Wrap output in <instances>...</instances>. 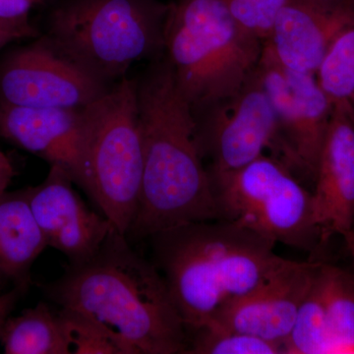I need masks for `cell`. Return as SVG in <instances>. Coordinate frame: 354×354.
Wrapping results in <instances>:
<instances>
[{"instance_id":"f546056e","label":"cell","mask_w":354,"mask_h":354,"mask_svg":"<svg viewBox=\"0 0 354 354\" xmlns=\"http://www.w3.org/2000/svg\"><path fill=\"white\" fill-rule=\"evenodd\" d=\"M351 257H353V268H354V253H351ZM353 276H354V274H353Z\"/></svg>"},{"instance_id":"4fadbf2b","label":"cell","mask_w":354,"mask_h":354,"mask_svg":"<svg viewBox=\"0 0 354 354\" xmlns=\"http://www.w3.org/2000/svg\"><path fill=\"white\" fill-rule=\"evenodd\" d=\"M353 24L354 6L348 0H288L264 46L286 68L316 74L330 44Z\"/></svg>"},{"instance_id":"ba28073f","label":"cell","mask_w":354,"mask_h":354,"mask_svg":"<svg viewBox=\"0 0 354 354\" xmlns=\"http://www.w3.org/2000/svg\"><path fill=\"white\" fill-rule=\"evenodd\" d=\"M194 115L209 176L237 171L266 152L281 162L276 113L257 69L239 92Z\"/></svg>"},{"instance_id":"ac0fdd59","label":"cell","mask_w":354,"mask_h":354,"mask_svg":"<svg viewBox=\"0 0 354 354\" xmlns=\"http://www.w3.org/2000/svg\"><path fill=\"white\" fill-rule=\"evenodd\" d=\"M332 354H354V276L320 263L317 272Z\"/></svg>"},{"instance_id":"8992f818","label":"cell","mask_w":354,"mask_h":354,"mask_svg":"<svg viewBox=\"0 0 354 354\" xmlns=\"http://www.w3.org/2000/svg\"><path fill=\"white\" fill-rule=\"evenodd\" d=\"M82 188L120 234L138 209L143 180V139L137 79L124 77L81 109Z\"/></svg>"},{"instance_id":"d6986e66","label":"cell","mask_w":354,"mask_h":354,"mask_svg":"<svg viewBox=\"0 0 354 354\" xmlns=\"http://www.w3.org/2000/svg\"><path fill=\"white\" fill-rule=\"evenodd\" d=\"M316 77L333 106L344 104L354 111V24L330 44Z\"/></svg>"},{"instance_id":"5b68a950","label":"cell","mask_w":354,"mask_h":354,"mask_svg":"<svg viewBox=\"0 0 354 354\" xmlns=\"http://www.w3.org/2000/svg\"><path fill=\"white\" fill-rule=\"evenodd\" d=\"M169 3L162 0H62L44 38L91 76L113 85L133 65L165 55Z\"/></svg>"},{"instance_id":"44dd1931","label":"cell","mask_w":354,"mask_h":354,"mask_svg":"<svg viewBox=\"0 0 354 354\" xmlns=\"http://www.w3.org/2000/svg\"><path fill=\"white\" fill-rule=\"evenodd\" d=\"M192 332L190 354H285L281 344L215 324H205Z\"/></svg>"},{"instance_id":"484cf974","label":"cell","mask_w":354,"mask_h":354,"mask_svg":"<svg viewBox=\"0 0 354 354\" xmlns=\"http://www.w3.org/2000/svg\"><path fill=\"white\" fill-rule=\"evenodd\" d=\"M24 290L22 286H16L13 290L0 295V335Z\"/></svg>"},{"instance_id":"3957f363","label":"cell","mask_w":354,"mask_h":354,"mask_svg":"<svg viewBox=\"0 0 354 354\" xmlns=\"http://www.w3.org/2000/svg\"><path fill=\"white\" fill-rule=\"evenodd\" d=\"M212 221L151 236L156 267L187 330L255 290L283 261L269 239L232 221Z\"/></svg>"},{"instance_id":"4dcf8cb0","label":"cell","mask_w":354,"mask_h":354,"mask_svg":"<svg viewBox=\"0 0 354 354\" xmlns=\"http://www.w3.org/2000/svg\"><path fill=\"white\" fill-rule=\"evenodd\" d=\"M348 1L351 2V3H353L354 6V0H348Z\"/></svg>"},{"instance_id":"277c9868","label":"cell","mask_w":354,"mask_h":354,"mask_svg":"<svg viewBox=\"0 0 354 354\" xmlns=\"http://www.w3.org/2000/svg\"><path fill=\"white\" fill-rule=\"evenodd\" d=\"M165 55L193 113L239 92L264 41L242 27L223 0H176L165 25Z\"/></svg>"},{"instance_id":"ffe728a7","label":"cell","mask_w":354,"mask_h":354,"mask_svg":"<svg viewBox=\"0 0 354 354\" xmlns=\"http://www.w3.org/2000/svg\"><path fill=\"white\" fill-rule=\"evenodd\" d=\"M285 354H332L317 274L286 339Z\"/></svg>"},{"instance_id":"9a60e30c","label":"cell","mask_w":354,"mask_h":354,"mask_svg":"<svg viewBox=\"0 0 354 354\" xmlns=\"http://www.w3.org/2000/svg\"><path fill=\"white\" fill-rule=\"evenodd\" d=\"M0 135L60 167L73 183H82L81 109H37L0 104Z\"/></svg>"},{"instance_id":"d4e9b609","label":"cell","mask_w":354,"mask_h":354,"mask_svg":"<svg viewBox=\"0 0 354 354\" xmlns=\"http://www.w3.org/2000/svg\"><path fill=\"white\" fill-rule=\"evenodd\" d=\"M38 32L29 20L19 22H3L0 21V48H4L17 39L36 38Z\"/></svg>"},{"instance_id":"5bb4252c","label":"cell","mask_w":354,"mask_h":354,"mask_svg":"<svg viewBox=\"0 0 354 354\" xmlns=\"http://www.w3.org/2000/svg\"><path fill=\"white\" fill-rule=\"evenodd\" d=\"M312 193L321 242L354 227V111L334 104Z\"/></svg>"},{"instance_id":"8fae6325","label":"cell","mask_w":354,"mask_h":354,"mask_svg":"<svg viewBox=\"0 0 354 354\" xmlns=\"http://www.w3.org/2000/svg\"><path fill=\"white\" fill-rule=\"evenodd\" d=\"M319 266L320 263L283 259L255 290L228 305L206 324L256 335L285 348Z\"/></svg>"},{"instance_id":"7c38bea8","label":"cell","mask_w":354,"mask_h":354,"mask_svg":"<svg viewBox=\"0 0 354 354\" xmlns=\"http://www.w3.org/2000/svg\"><path fill=\"white\" fill-rule=\"evenodd\" d=\"M73 184L64 169L53 165L43 183L27 192L48 247L64 254L69 264H79L93 257L115 228L88 208Z\"/></svg>"},{"instance_id":"cb8c5ba5","label":"cell","mask_w":354,"mask_h":354,"mask_svg":"<svg viewBox=\"0 0 354 354\" xmlns=\"http://www.w3.org/2000/svg\"><path fill=\"white\" fill-rule=\"evenodd\" d=\"M44 0H0V21L19 22L29 20L30 11Z\"/></svg>"},{"instance_id":"83f0119b","label":"cell","mask_w":354,"mask_h":354,"mask_svg":"<svg viewBox=\"0 0 354 354\" xmlns=\"http://www.w3.org/2000/svg\"><path fill=\"white\" fill-rule=\"evenodd\" d=\"M344 239H346V245H348V250L351 251V253H354V227L351 232H348V234L344 236Z\"/></svg>"},{"instance_id":"f1b7e54d","label":"cell","mask_w":354,"mask_h":354,"mask_svg":"<svg viewBox=\"0 0 354 354\" xmlns=\"http://www.w3.org/2000/svg\"><path fill=\"white\" fill-rule=\"evenodd\" d=\"M305 1H322V0H305Z\"/></svg>"},{"instance_id":"2e32d148","label":"cell","mask_w":354,"mask_h":354,"mask_svg":"<svg viewBox=\"0 0 354 354\" xmlns=\"http://www.w3.org/2000/svg\"><path fill=\"white\" fill-rule=\"evenodd\" d=\"M46 247L27 189L0 195V276L27 288L32 266Z\"/></svg>"},{"instance_id":"e0dca14e","label":"cell","mask_w":354,"mask_h":354,"mask_svg":"<svg viewBox=\"0 0 354 354\" xmlns=\"http://www.w3.org/2000/svg\"><path fill=\"white\" fill-rule=\"evenodd\" d=\"M0 342L6 354L72 353L59 314L53 313L44 302L10 317Z\"/></svg>"},{"instance_id":"6da1fadb","label":"cell","mask_w":354,"mask_h":354,"mask_svg":"<svg viewBox=\"0 0 354 354\" xmlns=\"http://www.w3.org/2000/svg\"><path fill=\"white\" fill-rule=\"evenodd\" d=\"M137 101L144 171L128 241L220 218L211 177L203 164L194 113L165 55L151 62L137 79Z\"/></svg>"},{"instance_id":"603a6c76","label":"cell","mask_w":354,"mask_h":354,"mask_svg":"<svg viewBox=\"0 0 354 354\" xmlns=\"http://www.w3.org/2000/svg\"><path fill=\"white\" fill-rule=\"evenodd\" d=\"M235 20L265 41L277 15L288 0H223Z\"/></svg>"},{"instance_id":"7a4b0ae2","label":"cell","mask_w":354,"mask_h":354,"mask_svg":"<svg viewBox=\"0 0 354 354\" xmlns=\"http://www.w3.org/2000/svg\"><path fill=\"white\" fill-rule=\"evenodd\" d=\"M60 308L94 319L133 354L187 353V328L155 264L113 230L90 259L44 286Z\"/></svg>"},{"instance_id":"30bf717a","label":"cell","mask_w":354,"mask_h":354,"mask_svg":"<svg viewBox=\"0 0 354 354\" xmlns=\"http://www.w3.org/2000/svg\"><path fill=\"white\" fill-rule=\"evenodd\" d=\"M109 87L60 55L44 37L9 53L0 64V104L79 109Z\"/></svg>"},{"instance_id":"4316f807","label":"cell","mask_w":354,"mask_h":354,"mask_svg":"<svg viewBox=\"0 0 354 354\" xmlns=\"http://www.w3.org/2000/svg\"><path fill=\"white\" fill-rule=\"evenodd\" d=\"M15 176V171L11 160L0 149V195L6 192L9 184Z\"/></svg>"},{"instance_id":"7402d4cb","label":"cell","mask_w":354,"mask_h":354,"mask_svg":"<svg viewBox=\"0 0 354 354\" xmlns=\"http://www.w3.org/2000/svg\"><path fill=\"white\" fill-rule=\"evenodd\" d=\"M65 334L75 354H133L114 333L90 317L62 309L58 312Z\"/></svg>"},{"instance_id":"9c48e42d","label":"cell","mask_w":354,"mask_h":354,"mask_svg":"<svg viewBox=\"0 0 354 354\" xmlns=\"http://www.w3.org/2000/svg\"><path fill=\"white\" fill-rule=\"evenodd\" d=\"M257 72L276 113L281 162L315 180L334 106L316 74L286 68L265 46Z\"/></svg>"},{"instance_id":"52a82bcc","label":"cell","mask_w":354,"mask_h":354,"mask_svg":"<svg viewBox=\"0 0 354 354\" xmlns=\"http://www.w3.org/2000/svg\"><path fill=\"white\" fill-rule=\"evenodd\" d=\"M209 177L221 220L298 249L311 248L319 239L312 193L276 158L262 156Z\"/></svg>"}]
</instances>
